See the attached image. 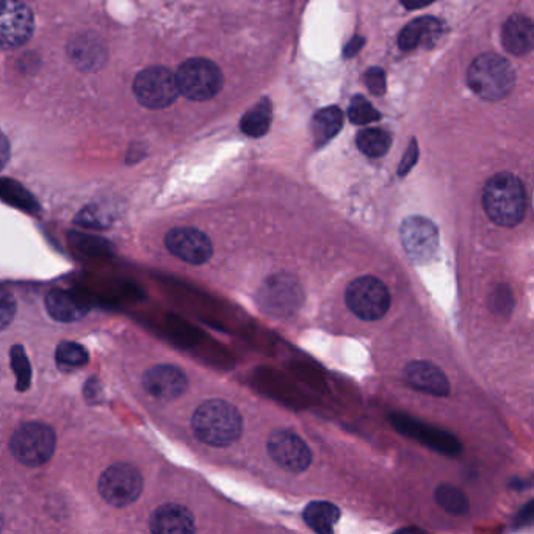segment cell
<instances>
[{"instance_id":"25","label":"cell","mask_w":534,"mask_h":534,"mask_svg":"<svg viewBox=\"0 0 534 534\" xmlns=\"http://www.w3.org/2000/svg\"><path fill=\"white\" fill-rule=\"evenodd\" d=\"M348 116H350L351 123L359 124V126H365V124H372L381 120L378 110L362 96H354L350 104V110H348Z\"/></svg>"},{"instance_id":"16","label":"cell","mask_w":534,"mask_h":534,"mask_svg":"<svg viewBox=\"0 0 534 534\" xmlns=\"http://www.w3.org/2000/svg\"><path fill=\"white\" fill-rule=\"evenodd\" d=\"M442 35V24L439 19L431 16L415 19L401 30L398 44L403 51H414L415 47L430 49L439 41Z\"/></svg>"},{"instance_id":"1","label":"cell","mask_w":534,"mask_h":534,"mask_svg":"<svg viewBox=\"0 0 534 534\" xmlns=\"http://www.w3.org/2000/svg\"><path fill=\"white\" fill-rule=\"evenodd\" d=\"M483 206L495 224L503 228H514L524 220L527 210L524 184L514 174H495L484 187Z\"/></svg>"},{"instance_id":"11","label":"cell","mask_w":534,"mask_h":534,"mask_svg":"<svg viewBox=\"0 0 534 534\" xmlns=\"http://www.w3.org/2000/svg\"><path fill=\"white\" fill-rule=\"evenodd\" d=\"M165 245L177 259L192 265L206 264L213 254V245L209 237L195 228L171 229L166 234Z\"/></svg>"},{"instance_id":"13","label":"cell","mask_w":534,"mask_h":534,"mask_svg":"<svg viewBox=\"0 0 534 534\" xmlns=\"http://www.w3.org/2000/svg\"><path fill=\"white\" fill-rule=\"evenodd\" d=\"M143 387L157 400H176L188 389V379L176 365H157L143 376Z\"/></svg>"},{"instance_id":"22","label":"cell","mask_w":534,"mask_h":534,"mask_svg":"<svg viewBox=\"0 0 534 534\" xmlns=\"http://www.w3.org/2000/svg\"><path fill=\"white\" fill-rule=\"evenodd\" d=\"M243 132L249 137L260 138L264 137L270 130L271 126V105L268 99L260 101L256 107L249 110L242 118Z\"/></svg>"},{"instance_id":"24","label":"cell","mask_w":534,"mask_h":534,"mask_svg":"<svg viewBox=\"0 0 534 534\" xmlns=\"http://www.w3.org/2000/svg\"><path fill=\"white\" fill-rule=\"evenodd\" d=\"M69 52H71V57L74 58L76 65L82 66L83 69H91L93 65H101L102 47L99 41L94 40V38H79V40L74 41V47Z\"/></svg>"},{"instance_id":"14","label":"cell","mask_w":534,"mask_h":534,"mask_svg":"<svg viewBox=\"0 0 534 534\" xmlns=\"http://www.w3.org/2000/svg\"><path fill=\"white\" fill-rule=\"evenodd\" d=\"M406 383L415 390L426 392L434 397H447L450 383L445 373L437 365L426 361H415L406 367Z\"/></svg>"},{"instance_id":"5","label":"cell","mask_w":534,"mask_h":534,"mask_svg":"<svg viewBox=\"0 0 534 534\" xmlns=\"http://www.w3.org/2000/svg\"><path fill=\"white\" fill-rule=\"evenodd\" d=\"M57 437L51 426L29 422L19 426L10 441V450L24 466L38 467L54 456Z\"/></svg>"},{"instance_id":"2","label":"cell","mask_w":534,"mask_h":534,"mask_svg":"<svg viewBox=\"0 0 534 534\" xmlns=\"http://www.w3.org/2000/svg\"><path fill=\"white\" fill-rule=\"evenodd\" d=\"M196 437L212 447L234 444L243 431L239 409L224 400H209L196 409L192 420Z\"/></svg>"},{"instance_id":"18","label":"cell","mask_w":534,"mask_h":534,"mask_svg":"<svg viewBox=\"0 0 534 534\" xmlns=\"http://www.w3.org/2000/svg\"><path fill=\"white\" fill-rule=\"evenodd\" d=\"M46 309L54 320L62 323H73L85 317L88 312L87 304L79 296L68 290H52L46 296Z\"/></svg>"},{"instance_id":"10","label":"cell","mask_w":534,"mask_h":534,"mask_svg":"<svg viewBox=\"0 0 534 534\" xmlns=\"http://www.w3.org/2000/svg\"><path fill=\"white\" fill-rule=\"evenodd\" d=\"M268 453L278 466L289 472H304L311 466V448L293 431H276L271 434Z\"/></svg>"},{"instance_id":"27","label":"cell","mask_w":534,"mask_h":534,"mask_svg":"<svg viewBox=\"0 0 534 534\" xmlns=\"http://www.w3.org/2000/svg\"><path fill=\"white\" fill-rule=\"evenodd\" d=\"M16 315V301L10 292L0 289V331H4Z\"/></svg>"},{"instance_id":"20","label":"cell","mask_w":534,"mask_h":534,"mask_svg":"<svg viewBox=\"0 0 534 534\" xmlns=\"http://www.w3.org/2000/svg\"><path fill=\"white\" fill-rule=\"evenodd\" d=\"M343 126V113L337 107H328L320 110L315 115L312 130H314L315 141L317 145H326L329 140L339 134Z\"/></svg>"},{"instance_id":"7","label":"cell","mask_w":534,"mask_h":534,"mask_svg":"<svg viewBox=\"0 0 534 534\" xmlns=\"http://www.w3.org/2000/svg\"><path fill=\"white\" fill-rule=\"evenodd\" d=\"M134 93L138 102L148 109L160 110L170 107L179 96L176 76L165 66H149L135 79Z\"/></svg>"},{"instance_id":"28","label":"cell","mask_w":534,"mask_h":534,"mask_svg":"<svg viewBox=\"0 0 534 534\" xmlns=\"http://www.w3.org/2000/svg\"><path fill=\"white\" fill-rule=\"evenodd\" d=\"M365 83L373 94L381 96V94L386 93V74L381 68L369 69L365 74Z\"/></svg>"},{"instance_id":"31","label":"cell","mask_w":534,"mask_h":534,"mask_svg":"<svg viewBox=\"0 0 534 534\" xmlns=\"http://www.w3.org/2000/svg\"><path fill=\"white\" fill-rule=\"evenodd\" d=\"M364 43V38L354 37L353 40L347 44V47H345V55H347V57H353V55L358 54V52L361 51V47L364 46Z\"/></svg>"},{"instance_id":"4","label":"cell","mask_w":534,"mask_h":534,"mask_svg":"<svg viewBox=\"0 0 534 534\" xmlns=\"http://www.w3.org/2000/svg\"><path fill=\"white\" fill-rule=\"evenodd\" d=\"M177 88L190 101L204 102L215 98L223 87V74L207 58H190L177 69Z\"/></svg>"},{"instance_id":"30","label":"cell","mask_w":534,"mask_h":534,"mask_svg":"<svg viewBox=\"0 0 534 534\" xmlns=\"http://www.w3.org/2000/svg\"><path fill=\"white\" fill-rule=\"evenodd\" d=\"M8 160H10V141L0 132V170L5 168Z\"/></svg>"},{"instance_id":"9","label":"cell","mask_w":534,"mask_h":534,"mask_svg":"<svg viewBox=\"0 0 534 534\" xmlns=\"http://www.w3.org/2000/svg\"><path fill=\"white\" fill-rule=\"evenodd\" d=\"M35 16L29 5L0 0V49H16L32 38Z\"/></svg>"},{"instance_id":"21","label":"cell","mask_w":534,"mask_h":534,"mask_svg":"<svg viewBox=\"0 0 534 534\" xmlns=\"http://www.w3.org/2000/svg\"><path fill=\"white\" fill-rule=\"evenodd\" d=\"M356 143L365 156L378 159V157L386 156L387 151L392 146V137L386 130L369 127V129L359 132Z\"/></svg>"},{"instance_id":"12","label":"cell","mask_w":534,"mask_h":534,"mask_svg":"<svg viewBox=\"0 0 534 534\" xmlns=\"http://www.w3.org/2000/svg\"><path fill=\"white\" fill-rule=\"evenodd\" d=\"M401 242L412 260L423 264L436 253L439 235L436 226L430 220L423 217H409L401 226Z\"/></svg>"},{"instance_id":"8","label":"cell","mask_w":534,"mask_h":534,"mask_svg":"<svg viewBox=\"0 0 534 534\" xmlns=\"http://www.w3.org/2000/svg\"><path fill=\"white\" fill-rule=\"evenodd\" d=\"M143 491V477L132 464L118 462L102 473L99 478V492L105 502L116 508L134 503Z\"/></svg>"},{"instance_id":"26","label":"cell","mask_w":534,"mask_h":534,"mask_svg":"<svg viewBox=\"0 0 534 534\" xmlns=\"http://www.w3.org/2000/svg\"><path fill=\"white\" fill-rule=\"evenodd\" d=\"M87 350L76 342H62L57 348V361L66 367H82L88 364Z\"/></svg>"},{"instance_id":"6","label":"cell","mask_w":534,"mask_h":534,"mask_svg":"<svg viewBox=\"0 0 534 534\" xmlns=\"http://www.w3.org/2000/svg\"><path fill=\"white\" fill-rule=\"evenodd\" d=\"M345 301L353 314L365 322H375L389 311L390 293L379 279L362 276L348 286Z\"/></svg>"},{"instance_id":"3","label":"cell","mask_w":534,"mask_h":534,"mask_svg":"<svg viewBox=\"0 0 534 534\" xmlns=\"http://www.w3.org/2000/svg\"><path fill=\"white\" fill-rule=\"evenodd\" d=\"M467 82L478 98L484 101H500L513 90L516 73L505 57L489 52L473 60Z\"/></svg>"},{"instance_id":"15","label":"cell","mask_w":534,"mask_h":534,"mask_svg":"<svg viewBox=\"0 0 534 534\" xmlns=\"http://www.w3.org/2000/svg\"><path fill=\"white\" fill-rule=\"evenodd\" d=\"M152 534H195V517L192 511L176 503L160 506L151 517Z\"/></svg>"},{"instance_id":"23","label":"cell","mask_w":534,"mask_h":534,"mask_svg":"<svg viewBox=\"0 0 534 534\" xmlns=\"http://www.w3.org/2000/svg\"><path fill=\"white\" fill-rule=\"evenodd\" d=\"M436 500L447 513L453 516H462L469 513V498L464 495L461 489L455 488L452 484H441L436 489Z\"/></svg>"},{"instance_id":"17","label":"cell","mask_w":534,"mask_h":534,"mask_svg":"<svg viewBox=\"0 0 534 534\" xmlns=\"http://www.w3.org/2000/svg\"><path fill=\"white\" fill-rule=\"evenodd\" d=\"M503 46L514 55H527L533 49V22L524 15H514L505 22L502 33Z\"/></svg>"},{"instance_id":"19","label":"cell","mask_w":534,"mask_h":534,"mask_svg":"<svg viewBox=\"0 0 534 534\" xmlns=\"http://www.w3.org/2000/svg\"><path fill=\"white\" fill-rule=\"evenodd\" d=\"M340 509L328 502H312L304 509L306 524L318 534H332L339 522Z\"/></svg>"},{"instance_id":"29","label":"cell","mask_w":534,"mask_h":534,"mask_svg":"<svg viewBox=\"0 0 534 534\" xmlns=\"http://www.w3.org/2000/svg\"><path fill=\"white\" fill-rule=\"evenodd\" d=\"M417 156H419V152H417V143H415V140H412L411 146H409L405 157H403V162H401L400 171H398L400 176H405L408 171L412 170V166L417 162Z\"/></svg>"}]
</instances>
